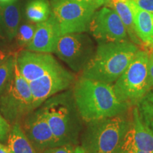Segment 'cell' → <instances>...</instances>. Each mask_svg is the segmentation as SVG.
<instances>
[{"label":"cell","mask_w":153,"mask_h":153,"mask_svg":"<svg viewBox=\"0 0 153 153\" xmlns=\"http://www.w3.org/2000/svg\"><path fill=\"white\" fill-rule=\"evenodd\" d=\"M140 8L153 14V0H132Z\"/></svg>","instance_id":"obj_26"},{"label":"cell","mask_w":153,"mask_h":153,"mask_svg":"<svg viewBox=\"0 0 153 153\" xmlns=\"http://www.w3.org/2000/svg\"><path fill=\"white\" fill-rule=\"evenodd\" d=\"M149 57L148 52L139 49L125 71L113 84L119 100L130 107L136 106L152 89L149 76Z\"/></svg>","instance_id":"obj_5"},{"label":"cell","mask_w":153,"mask_h":153,"mask_svg":"<svg viewBox=\"0 0 153 153\" xmlns=\"http://www.w3.org/2000/svg\"><path fill=\"white\" fill-rule=\"evenodd\" d=\"M139 48L131 41L99 43L81 76L113 85L135 56Z\"/></svg>","instance_id":"obj_3"},{"label":"cell","mask_w":153,"mask_h":153,"mask_svg":"<svg viewBox=\"0 0 153 153\" xmlns=\"http://www.w3.org/2000/svg\"><path fill=\"white\" fill-rule=\"evenodd\" d=\"M149 76L152 88H153V54L150 53L149 57Z\"/></svg>","instance_id":"obj_29"},{"label":"cell","mask_w":153,"mask_h":153,"mask_svg":"<svg viewBox=\"0 0 153 153\" xmlns=\"http://www.w3.org/2000/svg\"><path fill=\"white\" fill-rule=\"evenodd\" d=\"M51 8L61 36L88 31L97 9L77 0H53Z\"/></svg>","instance_id":"obj_7"},{"label":"cell","mask_w":153,"mask_h":153,"mask_svg":"<svg viewBox=\"0 0 153 153\" xmlns=\"http://www.w3.org/2000/svg\"><path fill=\"white\" fill-rule=\"evenodd\" d=\"M150 50H151V53H152V54H153V45H151V46H150Z\"/></svg>","instance_id":"obj_35"},{"label":"cell","mask_w":153,"mask_h":153,"mask_svg":"<svg viewBox=\"0 0 153 153\" xmlns=\"http://www.w3.org/2000/svg\"><path fill=\"white\" fill-rule=\"evenodd\" d=\"M21 22V11L16 2L0 3V27L8 38L16 37Z\"/></svg>","instance_id":"obj_16"},{"label":"cell","mask_w":153,"mask_h":153,"mask_svg":"<svg viewBox=\"0 0 153 153\" xmlns=\"http://www.w3.org/2000/svg\"><path fill=\"white\" fill-rule=\"evenodd\" d=\"M36 25L32 24H24L20 25L16 38V42L20 46L27 47L33 39L35 34Z\"/></svg>","instance_id":"obj_22"},{"label":"cell","mask_w":153,"mask_h":153,"mask_svg":"<svg viewBox=\"0 0 153 153\" xmlns=\"http://www.w3.org/2000/svg\"><path fill=\"white\" fill-rule=\"evenodd\" d=\"M14 1V0H0V3H9Z\"/></svg>","instance_id":"obj_32"},{"label":"cell","mask_w":153,"mask_h":153,"mask_svg":"<svg viewBox=\"0 0 153 153\" xmlns=\"http://www.w3.org/2000/svg\"><path fill=\"white\" fill-rule=\"evenodd\" d=\"M90 36L85 33H67L60 36L55 53L75 72H82L96 51Z\"/></svg>","instance_id":"obj_8"},{"label":"cell","mask_w":153,"mask_h":153,"mask_svg":"<svg viewBox=\"0 0 153 153\" xmlns=\"http://www.w3.org/2000/svg\"><path fill=\"white\" fill-rule=\"evenodd\" d=\"M74 145H65L48 148L44 150L42 153H74Z\"/></svg>","instance_id":"obj_25"},{"label":"cell","mask_w":153,"mask_h":153,"mask_svg":"<svg viewBox=\"0 0 153 153\" xmlns=\"http://www.w3.org/2000/svg\"><path fill=\"white\" fill-rule=\"evenodd\" d=\"M14 55L16 54H14L12 51H9L8 49L0 48V65L6 62L9 57Z\"/></svg>","instance_id":"obj_28"},{"label":"cell","mask_w":153,"mask_h":153,"mask_svg":"<svg viewBox=\"0 0 153 153\" xmlns=\"http://www.w3.org/2000/svg\"><path fill=\"white\" fill-rule=\"evenodd\" d=\"M41 106L52 130L56 146L77 145L84 121L76 106L72 89L53 96Z\"/></svg>","instance_id":"obj_2"},{"label":"cell","mask_w":153,"mask_h":153,"mask_svg":"<svg viewBox=\"0 0 153 153\" xmlns=\"http://www.w3.org/2000/svg\"><path fill=\"white\" fill-rule=\"evenodd\" d=\"M60 36L58 26L51 14L46 21L36 24L35 34L26 48L34 52L55 53Z\"/></svg>","instance_id":"obj_13"},{"label":"cell","mask_w":153,"mask_h":153,"mask_svg":"<svg viewBox=\"0 0 153 153\" xmlns=\"http://www.w3.org/2000/svg\"><path fill=\"white\" fill-rule=\"evenodd\" d=\"M132 9L135 33L141 43L150 47L153 45V14L140 9L133 1Z\"/></svg>","instance_id":"obj_15"},{"label":"cell","mask_w":153,"mask_h":153,"mask_svg":"<svg viewBox=\"0 0 153 153\" xmlns=\"http://www.w3.org/2000/svg\"><path fill=\"white\" fill-rule=\"evenodd\" d=\"M72 91L76 106L86 123L118 116L131 108L119 100L111 84L80 76Z\"/></svg>","instance_id":"obj_1"},{"label":"cell","mask_w":153,"mask_h":153,"mask_svg":"<svg viewBox=\"0 0 153 153\" xmlns=\"http://www.w3.org/2000/svg\"><path fill=\"white\" fill-rule=\"evenodd\" d=\"M51 14V8L47 0H30L26 7V16L34 23L46 21Z\"/></svg>","instance_id":"obj_19"},{"label":"cell","mask_w":153,"mask_h":153,"mask_svg":"<svg viewBox=\"0 0 153 153\" xmlns=\"http://www.w3.org/2000/svg\"><path fill=\"white\" fill-rule=\"evenodd\" d=\"M16 55L10 57L0 65V96L8 87L14 76Z\"/></svg>","instance_id":"obj_21"},{"label":"cell","mask_w":153,"mask_h":153,"mask_svg":"<svg viewBox=\"0 0 153 153\" xmlns=\"http://www.w3.org/2000/svg\"><path fill=\"white\" fill-rule=\"evenodd\" d=\"M11 127V124L0 113V143H4L7 140Z\"/></svg>","instance_id":"obj_23"},{"label":"cell","mask_w":153,"mask_h":153,"mask_svg":"<svg viewBox=\"0 0 153 153\" xmlns=\"http://www.w3.org/2000/svg\"><path fill=\"white\" fill-rule=\"evenodd\" d=\"M118 153H137V149L134 146L131 137L129 134V131L126 134Z\"/></svg>","instance_id":"obj_24"},{"label":"cell","mask_w":153,"mask_h":153,"mask_svg":"<svg viewBox=\"0 0 153 153\" xmlns=\"http://www.w3.org/2000/svg\"><path fill=\"white\" fill-rule=\"evenodd\" d=\"M89 31L98 43L128 41L125 25L114 9L104 7L95 11Z\"/></svg>","instance_id":"obj_10"},{"label":"cell","mask_w":153,"mask_h":153,"mask_svg":"<svg viewBox=\"0 0 153 153\" xmlns=\"http://www.w3.org/2000/svg\"><path fill=\"white\" fill-rule=\"evenodd\" d=\"M7 142L10 153H37L23 131L20 122L11 125Z\"/></svg>","instance_id":"obj_18"},{"label":"cell","mask_w":153,"mask_h":153,"mask_svg":"<svg viewBox=\"0 0 153 153\" xmlns=\"http://www.w3.org/2000/svg\"><path fill=\"white\" fill-rule=\"evenodd\" d=\"M77 1L88 4L92 6L95 9H98L102 5L107 4H109V0H77Z\"/></svg>","instance_id":"obj_27"},{"label":"cell","mask_w":153,"mask_h":153,"mask_svg":"<svg viewBox=\"0 0 153 153\" xmlns=\"http://www.w3.org/2000/svg\"><path fill=\"white\" fill-rule=\"evenodd\" d=\"M140 116L153 132V91L150 90L136 105Z\"/></svg>","instance_id":"obj_20"},{"label":"cell","mask_w":153,"mask_h":153,"mask_svg":"<svg viewBox=\"0 0 153 153\" xmlns=\"http://www.w3.org/2000/svg\"><path fill=\"white\" fill-rule=\"evenodd\" d=\"M32 111V94L29 83L20 74L16 62L12 79L0 96V113L12 125L22 121Z\"/></svg>","instance_id":"obj_6"},{"label":"cell","mask_w":153,"mask_h":153,"mask_svg":"<svg viewBox=\"0 0 153 153\" xmlns=\"http://www.w3.org/2000/svg\"><path fill=\"white\" fill-rule=\"evenodd\" d=\"M109 5L117 13L125 25L131 41L137 45H142L135 32L131 0H109Z\"/></svg>","instance_id":"obj_17"},{"label":"cell","mask_w":153,"mask_h":153,"mask_svg":"<svg viewBox=\"0 0 153 153\" xmlns=\"http://www.w3.org/2000/svg\"><path fill=\"white\" fill-rule=\"evenodd\" d=\"M137 153H153V152H146V151H141L137 150Z\"/></svg>","instance_id":"obj_33"},{"label":"cell","mask_w":153,"mask_h":153,"mask_svg":"<svg viewBox=\"0 0 153 153\" xmlns=\"http://www.w3.org/2000/svg\"><path fill=\"white\" fill-rule=\"evenodd\" d=\"M75 81L74 74L62 67L39 79L28 82L32 94L33 109L41 106L53 96L71 89Z\"/></svg>","instance_id":"obj_9"},{"label":"cell","mask_w":153,"mask_h":153,"mask_svg":"<svg viewBox=\"0 0 153 153\" xmlns=\"http://www.w3.org/2000/svg\"><path fill=\"white\" fill-rule=\"evenodd\" d=\"M129 134L137 150L153 152V132L141 119L136 106L133 108Z\"/></svg>","instance_id":"obj_14"},{"label":"cell","mask_w":153,"mask_h":153,"mask_svg":"<svg viewBox=\"0 0 153 153\" xmlns=\"http://www.w3.org/2000/svg\"><path fill=\"white\" fill-rule=\"evenodd\" d=\"M74 153H86V152L85 150L82 148L81 145H77V146H76L75 148H74Z\"/></svg>","instance_id":"obj_31"},{"label":"cell","mask_w":153,"mask_h":153,"mask_svg":"<svg viewBox=\"0 0 153 153\" xmlns=\"http://www.w3.org/2000/svg\"><path fill=\"white\" fill-rule=\"evenodd\" d=\"M2 35H3V32H2V30H1V27H0V38H1V36H2Z\"/></svg>","instance_id":"obj_34"},{"label":"cell","mask_w":153,"mask_h":153,"mask_svg":"<svg viewBox=\"0 0 153 153\" xmlns=\"http://www.w3.org/2000/svg\"><path fill=\"white\" fill-rule=\"evenodd\" d=\"M0 153H10L7 146L0 143Z\"/></svg>","instance_id":"obj_30"},{"label":"cell","mask_w":153,"mask_h":153,"mask_svg":"<svg viewBox=\"0 0 153 153\" xmlns=\"http://www.w3.org/2000/svg\"><path fill=\"white\" fill-rule=\"evenodd\" d=\"M16 62L20 74L28 82L34 81L63 67L50 53L28 50L16 55Z\"/></svg>","instance_id":"obj_12"},{"label":"cell","mask_w":153,"mask_h":153,"mask_svg":"<svg viewBox=\"0 0 153 153\" xmlns=\"http://www.w3.org/2000/svg\"><path fill=\"white\" fill-rule=\"evenodd\" d=\"M132 123L128 111L87 123L80 136L86 153H118Z\"/></svg>","instance_id":"obj_4"},{"label":"cell","mask_w":153,"mask_h":153,"mask_svg":"<svg viewBox=\"0 0 153 153\" xmlns=\"http://www.w3.org/2000/svg\"><path fill=\"white\" fill-rule=\"evenodd\" d=\"M22 122L23 131L37 153L57 147L52 130L41 106L28 114Z\"/></svg>","instance_id":"obj_11"}]
</instances>
